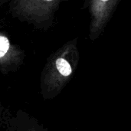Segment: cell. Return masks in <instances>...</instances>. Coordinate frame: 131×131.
<instances>
[{
	"instance_id": "obj_1",
	"label": "cell",
	"mask_w": 131,
	"mask_h": 131,
	"mask_svg": "<svg viewBox=\"0 0 131 131\" xmlns=\"http://www.w3.org/2000/svg\"><path fill=\"white\" fill-rule=\"evenodd\" d=\"M69 0H9L8 12L13 18L47 31L56 22L60 5Z\"/></svg>"
},
{
	"instance_id": "obj_2",
	"label": "cell",
	"mask_w": 131,
	"mask_h": 131,
	"mask_svg": "<svg viewBox=\"0 0 131 131\" xmlns=\"http://www.w3.org/2000/svg\"><path fill=\"white\" fill-rule=\"evenodd\" d=\"M121 0H83L81 9L90 15L88 38L94 41L104 32Z\"/></svg>"
},
{
	"instance_id": "obj_3",
	"label": "cell",
	"mask_w": 131,
	"mask_h": 131,
	"mask_svg": "<svg viewBox=\"0 0 131 131\" xmlns=\"http://www.w3.org/2000/svg\"><path fill=\"white\" fill-rule=\"evenodd\" d=\"M25 56V51L14 43L9 36L0 31V69L8 71L21 64Z\"/></svg>"
},
{
	"instance_id": "obj_4",
	"label": "cell",
	"mask_w": 131,
	"mask_h": 131,
	"mask_svg": "<svg viewBox=\"0 0 131 131\" xmlns=\"http://www.w3.org/2000/svg\"><path fill=\"white\" fill-rule=\"evenodd\" d=\"M8 2H9V0H0V9L2 8V7L4 5L8 3Z\"/></svg>"
}]
</instances>
